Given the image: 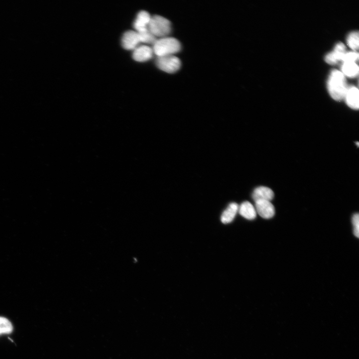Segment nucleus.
I'll use <instances>...</instances> for the list:
<instances>
[{
  "label": "nucleus",
  "instance_id": "7",
  "mask_svg": "<svg viewBox=\"0 0 359 359\" xmlns=\"http://www.w3.org/2000/svg\"><path fill=\"white\" fill-rule=\"evenodd\" d=\"M153 48L147 45L137 47L133 51V58L138 62H145L151 59L154 56Z\"/></svg>",
  "mask_w": 359,
  "mask_h": 359
},
{
  "label": "nucleus",
  "instance_id": "18",
  "mask_svg": "<svg viewBox=\"0 0 359 359\" xmlns=\"http://www.w3.org/2000/svg\"><path fill=\"white\" fill-rule=\"evenodd\" d=\"M359 59V54L356 51L346 52L343 57L344 62H356Z\"/></svg>",
  "mask_w": 359,
  "mask_h": 359
},
{
  "label": "nucleus",
  "instance_id": "9",
  "mask_svg": "<svg viewBox=\"0 0 359 359\" xmlns=\"http://www.w3.org/2000/svg\"><path fill=\"white\" fill-rule=\"evenodd\" d=\"M344 99L350 108L354 110L359 109V90L357 88L352 87L348 88Z\"/></svg>",
  "mask_w": 359,
  "mask_h": 359
},
{
  "label": "nucleus",
  "instance_id": "2",
  "mask_svg": "<svg viewBox=\"0 0 359 359\" xmlns=\"http://www.w3.org/2000/svg\"><path fill=\"white\" fill-rule=\"evenodd\" d=\"M153 49L157 57L171 55L181 51V45L176 39L167 37L157 39Z\"/></svg>",
  "mask_w": 359,
  "mask_h": 359
},
{
  "label": "nucleus",
  "instance_id": "3",
  "mask_svg": "<svg viewBox=\"0 0 359 359\" xmlns=\"http://www.w3.org/2000/svg\"><path fill=\"white\" fill-rule=\"evenodd\" d=\"M148 29L155 38H165L171 32V22L161 16L152 17Z\"/></svg>",
  "mask_w": 359,
  "mask_h": 359
},
{
  "label": "nucleus",
  "instance_id": "14",
  "mask_svg": "<svg viewBox=\"0 0 359 359\" xmlns=\"http://www.w3.org/2000/svg\"><path fill=\"white\" fill-rule=\"evenodd\" d=\"M13 330L12 323L7 318L0 316V335L11 334Z\"/></svg>",
  "mask_w": 359,
  "mask_h": 359
},
{
  "label": "nucleus",
  "instance_id": "17",
  "mask_svg": "<svg viewBox=\"0 0 359 359\" xmlns=\"http://www.w3.org/2000/svg\"><path fill=\"white\" fill-rule=\"evenodd\" d=\"M337 55L340 61H343V59L346 52V47L344 45L341 43L337 44L333 51Z\"/></svg>",
  "mask_w": 359,
  "mask_h": 359
},
{
  "label": "nucleus",
  "instance_id": "12",
  "mask_svg": "<svg viewBox=\"0 0 359 359\" xmlns=\"http://www.w3.org/2000/svg\"><path fill=\"white\" fill-rule=\"evenodd\" d=\"M239 211L242 216L247 220H253L256 217V208L249 202L243 203L239 207Z\"/></svg>",
  "mask_w": 359,
  "mask_h": 359
},
{
  "label": "nucleus",
  "instance_id": "1",
  "mask_svg": "<svg viewBox=\"0 0 359 359\" xmlns=\"http://www.w3.org/2000/svg\"><path fill=\"white\" fill-rule=\"evenodd\" d=\"M327 87L329 93L333 99L337 101L344 99L348 88L345 77L341 71L337 70L331 71Z\"/></svg>",
  "mask_w": 359,
  "mask_h": 359
},
{
  "label": "nucleus",
  "instance_id": "21",
  "mask_svg": "<svg viewBox=\"0 0 359 359\" xmlns=\"http://www.w3.org/2000/svg\"><path fill=\"white\" fill-rule=\"evenodd\" d=\"M356 145H357V146L358 147H359V142H356Z\"/></svg>",
  "mask_w": 359,
  "mask_h": 359
},
{
  "label": "nucleus",
  "instance_id": "15",
  "mask_svg": "<svg viewBox=\"0 0 359 359\" xmlns=\"http://www.w3.org/2000/svg\"><path fill=\"white\" fill-rule=\"evenodd\" d=\"M137 33L139 34L141 43L152 44L153 45L157 40V38L152 34L149 29Z\"/></svg>",
  "mask_w": 359,
  "mask_h": 359
},
{
  "label": "nucleus",
  "instance_id": "16",
  "mask_svg": "<svg viewBox=\"0 0 359 359\" xmlns=\"http://www.w3.org/2000/svg\"><path fill=\"white\" fill-rule=\"evenodd\" d=\"M359 33L354 32L349 35L347 38V44L351 49L356 51L359 49Z\"/></svg>",
  "mask_w": 359,
  "mask_h": 359
},
{
  "label": "nucleus",
  "instance_id": "6",
  "mask_svg": "<svg viewBox=\"0 0 359 359\" xmlns=\"http://www.w3.org/2000/svg\"><path fill=\"white\" fill-rule=\"evenodd\" d=\"M121 44L124 49L133 51L141 44L138 33L135 31L126 32L122 36Z\"/></svg>",
  "mask_w": 359,
  "mask_h": 359
},
{
  "label": "nucleus",
  "instance_id": "20",
  "mask_svg": "<svg viewBox=\"0 0 359 359\" xmlns=\"http://www.w3.org/2000/svg\"><path fill=\"white\" fill-rule=\"evenodd\" d=\"M325 61L330 64H336L339 61L335 53L332 51L328 53L325 57Z\"/></svg>",
  "mask_w": 359,
  "mask_h": 359
},
{
  "label": "nucleus",
  "instance_id": "13",
  "mask_svg": "<svg viewBox=\"0 0 359 359\" xmlns=\"http://www.w3.org/2000/svg\"><path fill=\"white\" fill-rule=\"evenodd\" d=\"M342 73L345 77L354 78L358 76L359 66L356 62H344L341 67Z\"/></svg>",
  "mask_w": 359,
  "mask_h": 359
},
{
  "label": "nucleus",
  "instance_id": "5",
  "mask_svg": "<svg viewBox=\"0 0 359 359\" xmlns=\"http://www.w3.org/2000/svg\"><path fill=\"white\" fill-rule=\"evenodd\" d=\"M256 210L260 216L265 219H269L273 217L275 214V208L270 201L259 200L255 202Z\"/></svg>",
  "mask_w": 359,
  "mask_h": 359
},
{
  "label": "nucleus",
  "instance_id": "10",
  "mask_svg": "<svg viewBox=\"0 0 359 359\" xmlns=\"http://www.w3.org/2000/svg\"><path fill=\"white\" fill-rule=\"evenodd\" d=\"M274 193L268 187L261 186L254 191L252 197L255 202L259 200L271 201L274 198Z\"/></svg>",
  "mask_w": 359,
  "mask_h": 359
},
{
  "label": "nucleus",
  "instance_id": "19",
  "mask_svg": "<svg viewBox=\"0 0 359 359\" xmlns=\"http://www.w3.org/2000/svg\"><path fill=\"white\" fill-rule=\"evenodd\" d=\"M352 224L353 226V232L354 236L359 237V215L358 213L354 214L352 217Z\"/></svg>",
  "mask_w": 359,
  "mask_h": 359
},
{
  "label": "nucleus",
  "instance_id": "11",
  "mask_svg": "<svg viewBox=\"0 0 359 359\" xmlns=\"http://www.w3.org/2000/svg\"><path fill=\"white\" fill-rule=\"evenodd\" d=\"M239 205L236 203L230 204L221 215V222L225 224L232 222L239 211Z\"/></svg>",
  "mask_w": 359,
  "mask_h": 359
},
{
  "label": "nucleus",
  "instance_id": "8",
  "mask_svg": "<svg viewBox=\"0 0 359 359\" xmlns=\"http://www.w3.org/2000/svg\"><path fill=\"white\" fill-rule=\"evenodd\" d=\"M152 16L147 11H140L137 15L134 22L133 27L135 31L140 32L148 29Z\"/></svg>",
  "mask_w": 359,
  "mask_h": 359
},
{
  "label": "nucleus",
  "instance_id": "4",
  "mask_svg": "<svg viewBox=\"0 0 359 359\" xmlns=\"http://www.w3.org/2000/svg\"><path fill=\"white\" fill-rule=\"evenodd\" d=\"M156 63L160 69L169 74L176 73L181 65L180 59L174 55L157 57Z\"/></svg>",
  "mask_w": 359,
  "mask_h": 359
}]
</instances>
